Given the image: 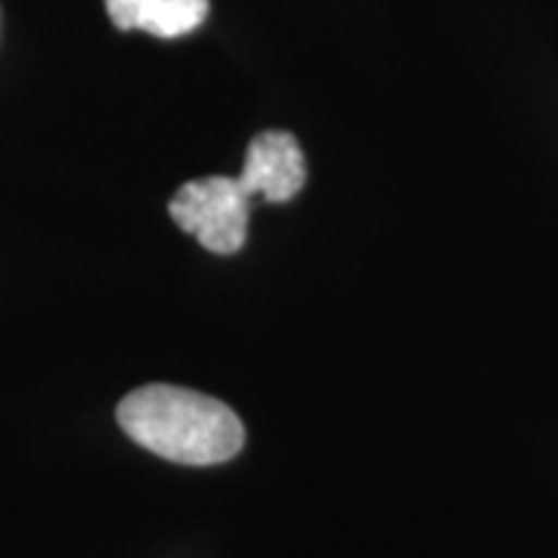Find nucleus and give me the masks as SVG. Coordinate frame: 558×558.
I'll list each match as a JSON object with an SVG mask.
<instances>
[{"label":"nucleus","instance_id":"nucleus-1","mask_svg":"<svg viewBox=\"0 0 558 558\" xmlns=\"http://www.w3.org/2000/svg\"><path fill=\"white\" fill-rule=\"evenodd\" d=\"M116 416L134 444L180 465H218L245 444L240 416L227 403L180 385H143L121 400Z\"/></svg>","mask_w":558,"mask_h":558},{"label":"nucleus","instance_id":"nucleus-2","mask_svg":"<svg viewBox=\"0 0 558 558\" xmlns=\"http://www.w3.org/2000/svg\"><path fill=\"white\" fill-rule=\"evenodd\" d=\"M171 220L215 255H236L248 236L252 199L236 178H199L183 183L168 205Z\"/></svg>","mask_w":558,"mask_h":558},{"label":"nucleus","instance_id":"nucleus-3","mask_svg":"<svg viewBox=\"0 0 558 558\" xmlns=\"http://www.w3.org/2000/svg\"><path fill=\"white\" fill-rule=\"evenodd\" d=\"M248 199L282 202L295 199L307 180V161L301 153L299 140L286 131H264L248 143V153L236 174Z\"/></svg>","mask_w":558,"mask_h":558},{"label":"nucleus","instance_id":"nucleus-4","mask_svg":"<svg viewBox=\"0 0 558 558\" xmlns=\"http://www.w3.org/2000/svg\"><path fill=\"white\" fill-rule=\"evenodd\" d=\"M106 13L119 32L183 38L208 20V0H106Z\"/></svg>","mask_w":558,"mask_h":558}]
</instances>
